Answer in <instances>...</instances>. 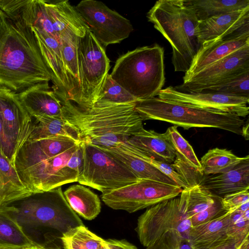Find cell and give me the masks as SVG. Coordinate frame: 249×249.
Masks as SVG:
<instances>
[{
    "label": "cell",
    "mask_w": 249,
    "mask_h": 249,
    "mask_svg": "<svg viewBox=\"0 0 249 249\" xmlns=\"http://www.w3.org/2000/svg\"><path fill=\"white\" fill-rule=\"evenodd\" d=\"M83 166L77 181L102 193L119 189L139 179L119 160L101 148L81 141Z\"/></svg>",
    "instance_id": "cell-7"
},
{
    "label": "cell",
    "mask_w": 249,
    "mask_h": 249,
    "mask_svg": "<svg viewBox=\"0 0 249 249\" xmlns=\"http://www.w3.org/2000/svg\"><path fill=\"white\" fill-rule=\"evenodd\" d=\"M60 238L64 249H99L104 240L84 225L72 228Z\"/></svg>",
    "instance_id": "cell-32"
},
{
    "label": "cell",
    "mask_w": 249,
    "mask_h": 249,
    "mask_svg": "<svg viewBox=\"0 0 249 249\" xmlns=\"http://www.w3.org/2000/svg\"><path fill=\"white\" fill-rule=\"evenodd\" d=\"M127 141L159 160L173 164L176 160L175 151L163 133L143 127Z\"/></svg>",
    "instance_id": "cell-23"
},
{
    "label": "cell",
    "mask_w": 249,
    "mask_h": 249,
    "mask_svg": "<svg viewBox=\"0 0 249 249\" xmlns=\"http://www.w3.org/2000/svg\"><path fill=\"white\" fill-rule=\"evenodd\" d=\"M239 157L231 150L215 148L209 150L201 158L200 161L202 174H222L233 168L246 158Z\"/></svg>",
    "instance_id": "cell-28"
},
{
    "label": "cell",
    "mask_w": 249,
    "mask_h": 249,
    "mask_svg": "<svg viewBox=\"0 0 249 249\" xmlns=\"http://www.w3.org/2000/svg\"><path fill=\"white\" fill-rule=\"evenodd\" d=\"M62 118L78 132L82 142L103 148L127 141L142 128V120L134 104L96 102L82 107L60 100Z\"/></svg>",
    "instance_id": "cell-2"
},
{
    "label": "cell",
    "mask_w": 249,
    "mask_h": 249,
    "mask_svg": "<svg viewBox=\"0 0 249 249\" xmlns=\"http://www.w3.org/2000/svg\"><path fill=\"white\" fill-rule=\"evenodd\" d=\"M247 45H249V33L232 39L202 43L189 69L185 73L183 80Z\"/></svg>",
    "instance_id": "cell-20"
},
{
    "label": "cell",
    "mask_w": 249,
    "mask_h": 249,
    "mask_svg": "<svg viewBox=\"0 0 249 249\" xmlns=\"http://www.w3.org/2000/svg\"><path fill=\"white\" fill-rule=\"evenodd\" d=\"M63 194L72 210L86 220L94 219L101 212L98 196L82 185H71Z\"/></svg>",
    "instance_id": "cell-25"
},
{
    "label": "cell",
    "mask_w": 249,
    "mask_h": 249,
    "mask_svg": "<svg viewBox=\"0 0 249 249\" xmlns=\"http://www.w3.org/2000/svg\"><path fill=\"white\" fill-rule=\"evenodd\" d=\"M146 249H192V248L188 239L177 231H170Z\"/></svg>",
    "instance_id": "cell-37"
},
{
    "label": "cell",
    "mask_w": 249,
    "mask_h": 249,
    "mask_svg": "<svg viewBox=\"0 0 249 249\" xmlns=\"http://www.w3.org/2000/svg\"><path fill=\"white\" fill-rule=\"evenodd\" d=\"M17 95L31 117L47 116L62 118L61 101L54 91L50 89L48 83L34 85Z\"/></svg>",
    "instance_id": "cell-17"
},
{
    "label": "cell",
    "mask_w": 249,
    "mask_h": 249,
    "mask_svg": "<svg viewBox=\"0 0 249 249\" xmlns=\"http://www.w3.org/2000/svg\"><path fill=\"white\" fill-rule=\"evenodd\" d=\"M202 91L249 98V71L225 80Z\"/></svg>",
    "instance_id": "cell-34"
},
{
    "label": "cell",
    "mask_w": 249,
    "mask_h": 249,
    "mask_svg": "<svg viewBox=\"0 0 249 249\" xmlns=\"http://www.w3.org/2000/svg\"><path fill=\"white\" fill-rule=\"evenodd\" d=\"M76 35L68 33L60 38L61 52L68 81V92L64 101L74 102L80 86L78 58V38Z\"/></svg>",
    "instance_id": "cell-24"
},
{
    "label": "cell",
    "mask_w": 249,
    "mask_h": 249,
    "mask_svg": "<svg viewBox=\"0 0 249 249\" xmlns=\"http://www.w3.org/2000/svg\"><path fill=\"white\" fill-rule=\"evenodd\" d=\"M78 58L80 86L74 103L89 107L96 103L110 69L105 48L89 29L78 38Z\"/></svg>",
    "instance_id": "cell-8"
},
{
    "label": "cell",
    "mask_w": 249,
    "mask_h": 249,
    "mask_svg": "<svg viewBox=\"0 0 249 249\" xmlns=\"http://www.w3.org/2000/svg\"><path fill=\"white\" fill-rule=\"evenodd\" d=\"M249 235L240 238H231L213 249H249Z\"/></svg>",
    "instance_id": "cell-42"
},
{
    "label": "cell",
    "mask_w": 249,
    "mask_h": 249,
    "mask_svg": "<svg viewBox=\"0 0 249 249\" xmlns=\"http://www.w3.org/2000/svg\"><path fill=\"white\" fill-rule=\"evenodd\" d=\"M29 249H61V248L58 246H47L36 243V245L29 248Z\"/></svg>",
    "instance_id": "cell-45"
},
{
    "label": "cell",
    "mask_w": 249,
    "mask_h": 249,
    "mask_svg": "<svg viewBox=\"0 0 249 249\" xmlns=\"http://www.w3.org/2000/svg\"><path fill=\"white\" fill-rule=\"evenodd\" d=\"M222 197L218 196L213 204L190 218L192 227L196 226L218 218L227 213L222 204Z\"/></svg>",
    "instance_id": "cell-38"
},
{
    "label": "cell",
    "mask_w": 249,
    "mask_h": 249,
    "mask_svg": "<svg viewBox=\"0 0 249 249\" xmlns=\"http://www.w3.org/2000/svg\"><path fill=\"white\" fill-rule=\"evenodd\" d=\"M36 39L42 57L49 70L54 92L60 100H66L68 81L60 43L54 38L34 27L29 26Z\"/></svg>",
    "instance_id": "cell-16"
},
{
    "label": "cell",
    "mask_w": 249,
    "mask_h": 249,
    "mask_svg": "<svg viewBox=\"0 0 249 249\" xmlns=\"http://www.w3.org/2000/svg\"><path fill=\"white\" fill-rule=\"evenodd\" d=\"M182 188L149 179H140L124 187L103 193L105 204L132 213L178 196Z\"/></svg>",
    "instance_id": "cell-10"
},
{
    "label": "cell",
    "mask_w": 249,
    "mask_h": 249,
    "mask_svg": "<svg viewBox=\"0 0 249 249\" xmlns=\"http://www.w3.org/2000/svg\"><path fill=\"white\" fill-rule=\"evenodd\" d=\"M147 18L170 43L175 71L187 72L201 46L199 20L193 7L186 0H159Z\"/></svg>",
    "instance_id": "cell-3"
},
{
    "label": "cell",
    "mask_w": 249,
    "mask_h": 249,
    "mask_svg": "<svg viewBox=\"0 0 249 249\" xmlns=\"http://www.w3.org/2000/svg\"><path fill=\"white\" fill-rule=\"evenodd\" d=\"M230 212L205 223L192 227L189 240L192 249H213L229 239L227 232Z\"/></svg>",
    "instance_id": "cell-22"
},
{
    "label": "cell",
    "mask_w": 249,
    "mask_h": 249,
    "mask_svg": "<svg viewBox=\"0 0 249 249\" xmlns=\"http://www.w3.org/2000/svg\"><path fill=\"white\" fill-rule=\"evenodd\" d=\"M191 228L190 220L185 215L178 196L147 209L138 218L136 231L141 243L146 248L170 231H177L189 239Z\"/></svg>",
    "instance_id": "cell-9"
},
{
    "label": "cell",
    "mask_w": 249,
    "mask_h": 249,
    "mask_svg": "<svg viewBox=\"0 0 249 249\" xmlns=\"http://www.w3.org/2000/svg\"><path fill=\"white\" fill-rule=\"evenodd\" d=\"M199 20L249 7V0H186Z\"/></svg>",
    "instance_id": "cell-30"
},
{
    "label": "cell",
    "mask_w": 249,
    "mask_h": 249,
    "mask_svg": "<svg viewBox=\"0 0 249 249\" xmlns=\"http://www.w3.org/2000/svg\"><path fill=\"white\" fill-rule=\"evenodd\" d=\"M200 44L234 38L249 33V7L199 21Z\"/></svg>",
    "instance_id": "cell-15"
},
{
    "label": "cell",
    "mask_w": 249,
    "mask_h": 249,
    "mask_svg": "<svg viewBox=\"0 0 249 249\" xmlns=\"http://www.w3.org/2000/svg\"><path fill=\"white\" fill-rule=\"evenodd\" d=\"M51 77L33 32L0 9V87L18 93Z\"/></svg>",
    "instance_id": "cell-1"
},
{
    "label": "cell",
    "mask_w": 249,
    "mask_h": 249,
    "mask_svg": "<svg viewBox=\"0 0 249 249\" xmlns=\"http://www.w3.org/2000/svg\"><path fill=\"white\" fill-rule=\"evenodd\" d=\"M0 209L12 216L22 227L50 228L61 235L84 225L68 203L61 187L33 193Z\"/></svg>",
    "instance_id": "cell-5"
},
{
    "label": "cell",
    "mask_w": 249,
    "mask_h": 249,
    "mask_svg": "<svg viewBox=\"0 0 249 249\" xmlns=\"http://www.w3.org/2000/svg\"><path fill=\"white\" fill-rule=\"evenodd\" d=\"M49 18L58 41L68 33L82 37L89 26L68 0H44Z\"/></svg>",
    "instance_id": "cell-18"
},
{
    "label": "cell",
    "mask_w": 249,
    "mask_h": 249,
    "mask_svg": "<svg viewBox=\"0 0 249 249\" xmlns=\"http://www.w3.org/2000/svg\"><path fill=\"white\" fill-rule=\"evenodd\" d=\"M10 204L6 194L3 183L0 178V209Z\"/></svg>",
    "instance_id": "cell-44"
},
{
    "label": "cell",
    "mask_w": 249,
    "mask_h": 249,
    "mask_svg": "<svg viewBox=\"0 0 249 249\" xmlns=\"http://www.w3.org/2000/svg\"><path fill=\"white\" fill-rule=\"evenodd\" d=\"M217 196L197 184L183 189L179 197L180 204L190 219L213 204Z\"/></svg>",
    "instance_id": "cell-29"
},
{
    "label": "cell",
    "mask_w": 249,
    "mask_h": 249,
    "mask_svg": "<svg viewBox=\"0 0 249 249\" xmlns=\"http://www.w3.org/2000/svg\"><path fill=\"white\" fill-rule=\"evenodd\" d=\"M157 97L195 107L231 113L241 118L246 117L249 114V98L204 91L183 92L171 86L162 89Z\"/></svg>",
    "instance_id": "cell-13"
},
{
    "label": "cell",
    "mask_w": 249,
    "mask_h": 249,
    "mask_svg": "<svg viewBox=\"0 0 249 249\" xmlns=\"http://www.w3.org/2000/svg\"><path fill=\"white\" fill-rule=\"evenodd\" d=\"M28 140H39L63 135L81 142L77 131L63 118L35 116ZM27 140V141H28Z\"/></svg>",
    "instance_id": "cell-27"
},
{
    "label": "cell",
    "mask_w": 249,
    "mask_h": 249,
    "mask_svg": "<svg viewBox=\"0 0 249 249\" xmlns=\"http://www.w3.org/2000/svg\"><path fill=\"white\" fill-rule=\"evenodd\" d=\"M103 243L109 249H138L135 245L124 240L109 239L104 240Z\"/></svg>",
    "instance_id": "cell-43"
},
{
    "label": "cell",
    "mask_w": 249,
    "mask_h": 249,
    "mask_svg": "<svg viewBox=\"0 0 249 249\" xmlns=\"http://www.w3.org/2000/svg\"><path fill=\"white\" fill-rule=\"evenodd\" d=\"M0 178L11 204L33 194L25 187L15 167L0 151Z\"/></svg>",
    "instance_id": "cell-31"
},
{
    "label": "cell",
    "mask_w": 249,
    "mask_h": 249,
    "mask_svg": "<svg viewBox=\"0 0 249 249\" xmlns=\"http://www.w3.org/2000/svg\"><path fill=\"white\" fill-rule=\"evenodd\" d=\"M249 71V45L245 46L192 75L176 88L183 92H200Z\"/></svg>",
    "instance_id": "cell-12"
},
{
    "label": "cell",
    "mask_w": 249,
    "mask_h": 249,
    "mask_svg": "<svg viewBox=\"0 0 249 249\" xmlns=\"http://www.w3.org/2000/svg\"><path fill=\"white\" fill-rule=\"evenodd\" d=\"M198 184L221 197L249 188V156L230 170L200 178Z\"/></svg>",
    "instance_id": "cell-21"
},
{
    "label": "cell",
    "mask_w": 249,
    "mask_h": 249,
    "mask_svg": "<svg viewBox=\"0 0 249 249\" xmlns=\"http://www.w3.org/2000/svg\"><path fill=\"white\" fill-rule=\"evenodd\" d=\"M75 9L104 48L109 45L121 42L133 30L129 20L101 1L83 0Z\"/></svg>",
    "instance_id": "cell-11"
},
{
    "label": "cell",
    "mask_w": 249,
    "mask_h": 249,
    "mask_svg": "<svg viewBox=\"0 0 249 249\" xmlns=\"http://www.w3.org/2000/svg\"><path fill=\"white\" fill-rule=\"evenodd\" d=\"M138 101L136 98L113 80L108 74L96 102L128 104H134Z\"/></svg>",
    "instance_id": "cell-35"
},
{
    "label": "cell",
    "mask_w": 249,
    "mask_h": 249,
    "mask_svg": "<svg viewBox=\"0 0 249 249\" xmlns=\"http://www.w3.org/2000/svg\"><path fill=\"white\" fill-rule=\"evenodd\" d=\"M109 75L138 101L155 97L165 80L163 48L155 44L128 51L116 60Z\"/></svg>",
    "instance_id": "cell-4"
},
{
    "label": "cell",
    "mask_w": 249,
    "mask_h": 249,
    "mask_svg": "<svg viewBox=\"0 0 249 249\" xmlns=\"http://www.w3.org/2000/svg\"><path fill=\"white\" fill-rule=\"evenodd\" d=\"M163 134L174 148L176 158L203 175L199 160L191 145L178 131L177 126L169 127Z\"/></svg>",
    "instance_id": "cell-33"
},
{
    "label": "cell",
    "mask_w": 249,
    "mask_h": 249,
    "mask_svg": "<svg viewBox=\"0 0 249 249\" xmlns=\"http://www.w3.org/2000/svg\"><path fill=\"white\" fill-rule=\"evenodd\" d=\"M99 147L123 163L139 180L149 179L177 185L171 178L146 162L140 156L138 148L127 141L111 147Z\"/></svg>",
    "instance_id": "cell-19"
},
{
    "label": "cell",
    "mask_w": 249,
    "mask_h": 249,
    "mask_svg": "<svg viewBox=\"0 0 249 249\" xmlns=\"http://www.w3.org/2000/svg\"><path fill=\"white\" fill-rule=\"evenodd\" d=\"M249 122L248 121L245 123L244 125L242 127V136L244 137L245 140H248L249 137Z\"/></svg>",
    "instance_id": "cell-46"
},
{
    "label": "cell",
    "mask_w": 249,
    "mask_h": 249,
    "mask_svg": "<svg viewBox=\"0 0 249 249\" xmlns=\"http://www.w3.org/2000/svg\"><path fill=\"white\" fill-rule=\"evenodd\" d=\"M29 249V248H27V249Z\"/></svg>",
    "instance_id": "cell-47"
},
{
    "label": "cell",
    "mask_w": 249,
    "mask_h": 249,
    "mask_svg": "<svg viewBox=\"0 0 249 249\" xmlns=\"http://www.w3.org/2000/svg\"><path fill=\"white\" fill-rule=\"evenodd\" d=\"M142 121L166 122L188 130L192 127L215 128L242 135L245 122L236 115L213 111L161 99L158 97L135 103Z\"/></svg>",
    "instance_id": "cell-6"
},
{
    "label": "cell",
    "mask_w": 249,
    "mask_h": 249,
    "mask_svg": "<svg viewBox=\"0 0 249 249\" xmlns=\"http://www.w3.org/2000/svg\"><path fill=\"white\" fill-rule=\"evenodd\" d=\"M249 188L231 194L226 195L222 198L223 208L232 213L240 206L249 201Z\"/></svg>",
    "instance_id": "cell-40"
},
{
    "label": "cell",
    "mask_w": 249,
    "mask_h": 249,
    "mask_svg": "<svg viewBox=\"0 0 249 249\" xmlns=\"http://www.w3.org/2000/svg\"><path fill=\"white\" fill-rule=\"evenodd\" d=\"M0 116L4 134L17 154L30 135L32 119L17 93L2 87H0Z\"/></svg>",
    "instance_id": "cell-14"
},
{
    "label": "cell",
    "mask_w": 249,
    "mask_h": 249,
    "mask_svg": "<svg viewBox=\"0 0 249 249\" xmlns=\"http://www.w3.org/2000/svg\"><path fill=\"white\" fill-rule=\"evenodd\" d=\"M227 232L229 236L232 238H240L249 235V220L237 211L230 213Z\"/></svg>",
    "instance_id": "cell-39"
},
{
    "label": "cell",
    "mask_w": 249,
    "mask_h": 249,
    "mask_svg": "<svg viewBox=\"0 0 249 249\" xmlns=\"http://www.w3.org/2000/svg\"><path fill=\"white\" fill-rule=\"evenodd\" d=\"M36 243L12 216L0 209V249H24Z\"/></svg>",
    "instance_id": "cell-26"
},
{
    "label": "cell",
    "mask_w": 249,
    "mask_h": 249,
    "mask_svg": "<svg viewBox=\"0 0 249 249\" xmlns=\"http://www.w3.org/2000/svg\"><path fill=\"white\" fill-rule=\"evenodd\" d=\"M66 166L76 172L79 175L81 173L83 166V154L81 142L70 158Z\"/></svg>",
    "instance_id": "cell-41"
},
{
    "label": "cell",
    "mask_w": 249,
    "mask_h": 249,
    "mask_svg": "<svg viewBox=\"0 0 249 249\" xmlns=\"http://www.w3.org/2000/svg\"><path fill=\"white\" fill-rule=\"evenodd\" d=\"M30 141L42 152L50 157L58 155L81 142L63 135Z\"/></svg>",
    "instance_id": "cell-36"
}]
</instances>
